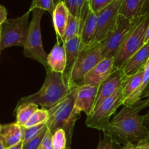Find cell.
Here are the masks:
<instances>
[{"mask_svg": "<svg viewBox=\"0 0 149 149\" xmlns=\"http://www.w3.org/2000/svg\"><path fill=\"white\" fill-rule=\"evenodd\" d=\"M148 106V99H141L131 106H124L111 121L104 134L116 143L125 146L148 139L149 130L144 124V115H140L141 111Z\"/></svg>", "mask_w": 149, "mask_h": 149, "instance_id": "1", "label": "cell"}, {"mask_svg": "<svg viewBox=\"0 0 149 149\" xmlns=\"http://www.w3.org/2000/svg\"><path fill=\"white\" fill-rule=\"evenodd\" d=\"M43 85L37 93L22 97L20 102H28L40 106L49 111L56 106L71 90L68 79L64 74L47 70Z\"/></svg>", "mask_w": 149, "mask_h": 149, "instance_id": "2", "label": "cell"}, {"mask_svg": "<svg viewBox=\"0 0 149 149\" xmlns=\"http://www.w3.org/2000/svg\"><path fill=\"white\" fill-rule=\"evenodd\" d=\"M77 89L78 87L73 89L66 97L48 111L49 119L46 123L48 130L52 134L58 129L64 130L68 146L71 144L76 122L80 116V113L75 109Z\"/></svg>", "mask_w": 149, "mask_h": 149, "instance_id": "3", "label": "cell"}, {"mask_svg": "<svg viewBox=\"0 0 149 149\" xmlns=\"http://www.w3.org/2000/svg\"><path fill=\"white\" fill-rule=\"evenodd\" d=\"M149 25V11H145L134 20L133 26L114 56L113 70L121 68L145 44Z\"/></svg>", "mask_w": 149, "mask_h": 149, "instance_id": "4", "label": "cell"}, {"mask_svg": "<svg viewBox=\"0 0 149 149\" xmlns=\"http://www.w3.org/2000/svg\"><path fill=\"white\" fill-rule=\"evenodd\" d=\"M102 60L100 42L93 41L90 45L80 47L79 56L68 77L70 86L72 88L82 86L84 76Z\"/></svg>", "mask_w": 149, "mask_h": 149, "instance_id": "5", "label": "cell"}, {"mask_svg": "<svg viewBox=\"0 0 149 149\" xmlns=\"http://www.w3.org/2000/svg\"><path fill=\"white\" fill-rule=\"evenodd\" d=\"M45 11L40 9L32 10V18L29 25V33L23 47L25 56L40 63L45 68L49 69L47 65V55L43 47L41 33V20Z\"/></svg>", "mask_w": 149, "mask_h": 149, "instance_id": "6", "label": "cell"}, {"mask_svg": "<svg viewBox=\"0 0 149 149\" xmlns=\"http://www.w3.org/2000/svg\"><path fill=\"white\" fill-rule=\"evenodd\" d=\"M30 13L29 10L17 18L7 19L1 25L0 51L13 46L24 47L29 33Z\"/></svg>", "mask_w": 149, "mask_h": 149, "instance_id": "7", "label": "cell"}, {"mask_svg": "<svg viewBox=\"0 0 149 149\" xmlns=\"http://www.w3.org/2000/svg\"><path fill=\"white\" fill-rule=\"evenodd\" d=\"M122 87L121 86L118 91L105 100L96 110H95L86 119V125L88 127L98 130L104 132L110 124V119L118 109L123 105Z\"/></svg>", "mask_w": 149, "mask_h": 149, "instance_id": "8", "label": "cell"}, {"mask_svg": "<svg viewBox=\"0 0 149 149\" xmlns=\"http://www.w3.org/2000/svg\"><path fill=\"white\" fill-rule=\"evenodd\" d=\"M134 20H129L124 16L119 15L115 26L106 39L100 42L103 59L114 58L122 44L130 31L133 26Z\"/></svg>", "mask_w": 149, "mask_h": 149, "instance_id": "9", "label": "cell"}, {"mask_svg": "<svg viewBox=\"0 0 149 149\" xmlns=\"http://www.w3.org/2000/svg\"><path fill=\"white\" fill-rule=\"evenodd\" d=\"M122 0H113L108 7L97 14L95 42H102L115 26L119 15Z\"/></svg>", "mask_w": 149, "mask_h": 149, "instance_id": "10", "label": "cell"}, {"mask_svg": "<svg viewBox=\"0 0 149 149\" xmlns=\"http://www.w3.org/2000/svg\"><path fill=\"white\" fill-rule=\"evenodd\" d=\"M127 78V77L125 75L122 68L113 70L112 74L98 87L97 99L93 111L96 110L105 100L114 95L123 84Z\"/></svg>", "mask_w": 149, "mask_h": 149, "instance_id": "11", "label": "cell"}, {"mask_svg": "<svg viewBox=\"0 0 149 149\" xmlns=\"http://www.w3.org/2000/svg\"><path fill=\"white\" fill-rule=\"evenodd\" d=\"M80 22V47H82L93 42L97 26V15L90 8L88 1L85 3L81 10Z\"/></svg>", "mask_w": 149, "mask_h": 149, "instance_id": "12", "label": "cell"}, {"mask_svg": "<svg viewBox=\"0 0 149 149\" xmlns=\"http://www.w3.org/2000/svg\"><path fill=\"white\" fill-rule=\"evenodd\" d=\"M114 58H104L90 70L84 77L83 85L99 87L113 71Z\"/></svg>", "mask_w": 149, "mask_h": 149, "instance_id": "13", "label": "cell"}, {"mask_svg": "<svg viewBox=\"0 0 149 149\" xmlns=\"http://www.w3.org/2000/svg\"><path fill=\"white\" fill-rule=\"evenodd\" d=\"M98 87L82 85L77 89L75 109L79 113L84 112L87 116H90L93 111L96 99H97Z\"/></svg>", "mask_w": 149, "mask_h": 149, "instance_id": "14", "label": "cell"}, {"mask_svg": "<svg viewBox=\"0 0 149 149\" xmlns=\"http://www.w3.org/2000/svg\"><path fill=\"white\" fill-rule=\"evenodd\" d=\"M149 59V40L122 67L125 75L127 77L136 74L142 68Z\"/></svg>", "mask_w": 149, "mask_h": 149, "instance_id": "15", "label": "cell"}, {"mask_svg": "<svg viewBox=\"0 0 149 149\" xmlns=\"http://www.w3.org/2000/svg\"><path fill=\"white\" fill-rule=\"evenodd\" d=\"M70 12L64 1L58 3L55 7L52 13V21L57 35V40L60 42H63L65 28L68 23Z\"/></svg>", "mask_w": 149, "mask_h": 149, "instance_id": "16", "label": "cell"}, {"mask_svg": "<svg viewBox=\"0 0 149 149\" xmlns=\"http://www.w3.org/2000/svg\"><path fill=\"white\" fill-rule=\"evenodd\" d=\"M47 65L52 71L63 74L66 67V55L63 45L57 40L56 44L47 55Z\"/></svg>", "mask_w": 149, "mask_h": 149, "instance_id": "17", "label": "cell"}, {"mask_svg": "<svg viewBox=\"0 0 149 149\" xmlns=\"http://www.w3.org/2000/svg\"><path fill=\"white\" fill-rule=\"evenodd\" d=\"M63 45L65 48V55H66V67L63 74L68 80L71 70L79 54L80 47H81L80 35H77L65 41L63 43Z\"/></svg>", "mask_w": 149, "mask_h": 149, "instance_id": "18", "label": "cell"}, {"mask_svg": "<svg viewBox=\"0 0 149 149\" xmlns=\"http://www.w3.org/2000/svg\"><path fill=\"white\" fill-rule=\"evenodd\" d=\"M0 137L6 148L14 146L23 141L22 127L16 122L3 125L1 126Z\"/></svg>", "mask_w": 149, "mask_h": 149, "instance_id": "19", "label": "cell"}, {"mask_svg": "<svg viewBox=\"0 0 149 149\" xmlns=\"http://www.w3.org/2000/svg\"><path fill=\"white\" fill-rule=\"evenodd\" d=\"M148 0H122L119 15L129 20H134L145 12L146 4Z\"/></svg>", "mask_w": 149, "mask_h": 149, "instance_id": "20", "label": "cell"}, {"mask_svg": "<svg viewBox=\"0 0 149 149\" xmlns=\"http://www.w3.org/2000/svg\"><path fill=\"white\" fill-rule=\"evenodd\" d=\"M39 109V106L28 102H20L16 108V123L23 127L32 115Z\"/></svg>", "mask_w": 149, "mask_h": 149, "instance_id": "21", "label": "cell"}, {"mask_svg": "<svg viewBox=\"0 0 149 149\" xmlns=\"http://www.w3.org/2000/svg\"><path fill=\"white\" fill-rule=\"evenodd\" d=\"M143 68L144 74L141 85L139 86V87L132 95H130L127 98L125 99V100L123 103V106H131L134 103H135L141 99L144 90H146V87L149 84V59L146 63Z\"/></svg>", "mask_w": 149, "mask_h": 149, "instance_id": "22", "label": "cell"}, {"mask_svg": "<svg viewBox=\"0 0 149 149\" xmlns=\"http://www.w3.org/2000/svg\"><path fill=\"white\" fill-rule=\"evenodd\" d=\"M143 74L144 68H142L136 74L126 79L125 82L123 83V87H122V95H123L125 100L130 95H132L141 85Z\"/></svg>", "mask_w": 149, "mask_h": 149, "instance_id": "23", "label": "cell"}, {"mask_svg": "<svg viewBox=\"0 0 149 149\" xmlns=\"http://www.w3.org/2000/svg\"><path fill=\"white\" fill-rule=\"evenodd\" d=\"M80 25H81L80 18L70 13L63 43L65 41L80 34Z\"/></svg>", "mask_w": 149, "mask_h": 149, "instance_id": "24", "label": "cell"}, {"mask_svg": "<svg viewBox=\"0 0 149 149\" xmlns=\"http://www.w3.org/2000/svg\"><path fill=\"white\" fill-rule=\"evenodd\" d=\"M49 119V112L47 110L44 109H38L31 116L24 125V127L29 128L31 127L36 126L41 124H46Z\"/></svg>", "mask_w": 149, "mask_h": 149, "instance_id": "25", "label": "cell"}, {"mask_svg": "<svg viewBox=\"0 0 149 149\" xmlns=\"http://www.w3.org/2000/svg\"><path fill=\"white\" fill-rule=\"evenodd\" d=\"M52 143L53 149H66L68 145L64 130L58 129L52 133Z\"/></svg>", "mask_w": 149, "mask_h": 149, "instance_id": "26", "label": "cell"}, {"mask_svg": "<svg viewBox=\"0 0 149 149\" xmlns=\"http://www.w3.org/2000/svg\"><path fill=\"white\" fill-rule=\"evenodd\" d=\"M45 127H46V124H41V125L31 127L29 128L22 127V130H23V143L26 144V143H28L31 140H32L35 137L37 136Z\"/></svg>", "mask_w": 149, "mask_h": 149, "instance_id": "27", "label": "cell"}, {"mask_svg": "<svg viewBox=\"0 0 149 149\" xmlns=\"http://www.w3.org/2000/svg\"><path fill=\"white\" fill-rule=\"evenodd\" d=\"M55 4L53 0H32L29 11L32 12L34 9H40V10L47 11L50 13L52 15L55 10Z\"/></svg>", "mask_w": 149, "mask_h": 149, "instance_id": "28", "label": "cell"}, {"mask_svg": "<svg viewBox=\"0 0 149 149\" xmlns=\"http://www.w3.org/2000/svg\"><path fill=\"white\" fill-rule=\"evenodd\" d=\"M47 130L48 128L46 125V127L42 130V132H41L37 136L35 137V138H33L32 140H31V141H29L28 143H26V144H23V149H37L39 148L41 143H42L45 135H46V132L47 131Z\"/></svg>", "mask_w": 149, "mask_h": 149, "instance_id": "29", "label": "cell"}, {"mask_svg": "<svg viewBox=\"0 0 149 149\" xmlns=\"http://www.w3.org/2000/svg\"><path fill=\"white\" fill-rule=\"evenodd\" d=\"M113 0H88L90 8L96 15L109 5Z\"/></svg>", "mask_w": 149, "mask_h": 149, "instance_id": "30", "label": "cell"}, {"mask_svg": "<svg viewBox=\"0 0 149 149\" xmlns=\"http://www.w3.org/2000/svg\"><path fill=\"white\" fill-rule=\"evenodd\" d=\"M115 143H116L109 135L104 134V137L99 143L97 149H114Z\"/></svg>", "mask_w": 149, "mask_h": 149, "instance_id": "31", "label": "cell"}, {"mask_svg": "<svg viewBox=\"0 0 149 149\" xmlns=\"http://www.w3.org/2000/svg\"><path fill=\"white\" fill-rule=\"evenodd\" d=\"M52 132L49 130H47L46 135H45L42 143L37 149H53L52 143Z\"/></svg>", "mask_w": 149, "mask_h": 149, "instance_id": "32", "label": "cell"}, {"mask_svg": "<svg viewBox=\"0 0 149 149\" xmlns=\"http://www.w3.org/2000/svg\"><path fill=\"white\" fill-rule=\"evenodd\" d=\"M7 12L5 7L0 4V25H2L7 20Z\"/></svg>", "mask_w": 149, "mask_h": 149, "instance_id": "33", "label": "cell"}, {"mask_svg": "<svg viewBox=\"0 0 149 149\" xmlns=\"http://www.w3.org/2000/svg\"><path fill=\"white\" fill-rule=\"evenodd\" d=\"M135 149H149V140H144L135 145Z\"/></svg>", "mask_w": 149, "mask_h": 149, "instance_id": "34", "label": "cell"}, {"mask_svg": "<svg viewBox=\"0 0 149 149\" xmlns=\"http://www.w3.org/2000/svg\"><path fill=\"white\" fill-rule=\"evenodd\" d=\"M144 124L149 130V111L144 115Z\"/></svg>", "mask_w": 149, "mask_h": 149, "instance_id": "35", "label": "cell"}, {"mask_svg": "<svg viewBox=\"0 0 149 149\" xmlns=\"http://www.w3.org/2000/svg\"><path fill=\"white\" fill-rule=\"evenodd\" d=\"M149 97V84L146 87V90H144L142 96H141V99L145 98V97Z\"/></svg>", "mask_w": 149, "mask_h": 149, "instance_id": "36", "label": "cell"}, {"mask_svg": "<svg viewBox=\"0 0 149 149\" xmlns=\"http://www.w3.org/2000/svg\"><path fill=\"white\" fill-rule=\"evenodd\" d=\"M23 141H22V142H20V143L17 144V145L14 146L10 147V148H7L6 149H23Z\"/></svg>", "mask_w": 149, "mask_h": 149, "instance_id": "37", "label": "cell"}, {"mask_svg": "<svg viewBox=\"0 0 149 149\" xmlns=\"http://www.w3.org/2000/svg\"><path fill=\"white\" fill-rule=\"evenodd\" d=\"M122 149H135V144H128V145L125 146Z\"/></svg>", "mask_w": 149, "mask_h": 149, "instance_id": "38", "label": "cell"}, {"mask_svg": "<svg viewBox=\"0 0 149 149\" xmlns=\"http://www.w3.org/2000/svg\"><path fill=\"white\" fill-rule=\"evenodd\" d=\"M149 40V25L148 26V29H147L146 31V36H145V43L147 42V41Z\"/></svg>", "mask_w": 149, "mask_h": 149, "instance_id": "39", "label": "cell"}, {"mask_svg": "<svg viewBox=\"0 0 149 149\" xmlns=\"http://www.w3.org/2000/svg\"><path fill=\"white\" fill-rule=\"evenodd\" d=\"M0 149H6L5 146H4V142H3V141H2V139L1 138V137H0Z\"/></svg>", "mask_w": 149, "mask_h": 149, "instance_id": "40", "label": "cell"}, {"mask_svg": "<svg viewBox=\"0 0 149 149\" xmlns=\"http://www.w3.org/2000/svg\"><path fill=\"white\" fill-rule=\"evenodd\" d=\"M53 1H54V3H55V6H56L58 3L61 2V1H63V0H53Z\"/></svg>", "mask_w": 149, "mask_h": 149, "instance_id": "41", "label": "cell"}, {"mask_svg": "<svg viewBox=\"0 0 149 149\" xmlns=\"http://www.w3.org/2000/svg\"><path fill=\"white\" fill-rule=\"evenodd\" d=\"M1 25H0V42H1Z\"/></svg>", "mask_w": 149, "mask_h": 149, "instance_id": "42", "label": "cell"}, {"mask_svg": "<svg viewBox=\"0 0 149 149\" xmlns=\"http://www.w3.org/2000/svg\"><path fill=\"white\" fill-rule=\"evenodd\" d=\"M66 149H71V146H67Z\"/></svg>", "mask_w": 149, "mask_h": 149, "instance_id": "43", "label": "cell"}, {"mask_svg": "<svg viewBox=\"0 0 149 149\" xmlns=\"http://www.w3.org/2000/svg\"><path fill=\"white\" fill-rule=\"evenodd\" d=\"M1 126L0 125V132H1Z\"/></svg>", "mask_w": 149, "mask_h": 149, "instance_id": "44", "label": "cell"}, {"mask_svg": "<svg viewBox=\"0 0 149 149\" xmlns=\"http://www.w3.org/2000/svg\"><path fill=\"white\" fill-rule=\"evenodd\" d=\"M0 53H1V51H0Z\"/></svg>", "mask_w": 149, "mask_h": 149, "instance_id": "45", "label": "cell"}, {"mask_svg": "<svg viewBox=\"0 0 149 149\" xmlns=\"http://www.w3.org/2000/svg\"><path fill=\"white\" fill-rule=\"evenodd\" d=\"M147 140H149V138H148V139H147Z\"/></svg>", "mask_w": 149, "mask_h": 149, "instance_id": "46", "label": "cell"}, {"mask_svg": "<svg viewBox=\"0 0 149 149\" xmlns=\"http://www.w3.org/2000/svg\"><path fill=\"white\" fill-rule=\"evenodd\" d=\"M148 100H149V98H148Z\"/></svg>", "mask_w": 149, "mask_h": 149, "instance_id": "47", "label": "cell"}, {"mask_svg": "<svg viewBox=\"0 0 149 149\" xmlns=\"http://www.w3.org/2000/svg\"><path fill=\"white\" fill-rule=\"evenodd\" d=\"M148 1H149V0H148Z\"/></svg>", "mask_w": 149, "mask_h": 149, "instance_id": "48", "label": "cell"}]
</instances>
